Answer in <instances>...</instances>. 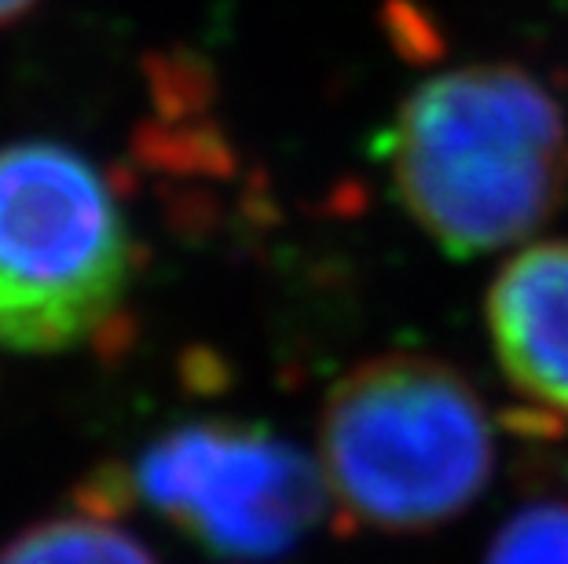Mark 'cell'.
I'll return each mask as SVG.
<instances>
[{"label": "cell", "mask_w": 568, "mask_h": 564, "mask_svg": "<svg viewBox=\"0 0 568 564\" xmlns=\"http://www.w3.org/2000/svg\"><path fill=\"white\" fill-rule=\"evenodd\" d=\"M389 173L410 217L452 257L531 235L568 184V129L554 95L517 66L429 78L389 132Z\"/></svg>", "instance_id": "1"}, {"label": "cell", "mask_w": 568, "mask_h": 564, "mask_svg": "<svg viewBox=\"0 0 568 564\" xmlns=\"http://www.w3.org/2000/svg\"><path fill=\"white\" fill-rule=\"evenodd\" d=\"M488 564H568V506L536 502L495 535Z\"/></svg>", "instance_id": "7"}, {"label": "cell", "mask_w": 568, "mask_h": 564, "mask_svg": "<svg viewBox=\"0 0 568 564\" xmlns=\"http://www.w3.org/2000/svg\"><path fill=\"white\" fill-rule=\"evenodd\" d=\"M136 491L199 546L224 557H275L297 546L326 506L323 470L294 443L243 422H195L151 443Z\"/></svg>", "instance_id": "4"}, {"label": "cell", "mask_w": 568, "mask_h": 564, "mask_svg": "<svg viewBox=\"0 0 568 564\" xmlns=\"http://www.w3.org/2000/svg\"><path fill=\"white\" fill-rule=\"evenodd\" d=\"M136 249L106 176L52 140L0 147V348L63 352L129 294Z\"/></svg>", "instance_id": "3"}, {"label": "cell", "mask_w": 568, "mask_h": 564, "mask_svg": "<svg viewBox=\"0 0 568 564\" xmlns=\"http://www.w3.org/2000/svg\"><path fill=\"white\" fill-rule=\"evenodd\" d=\"M495 356L517 392L568 414V243L514 257L488 294Z\"/></svg>", "instance_id": "5"}, {"label": "cell", "mask_w": 568, "mask_h": 564, "mask_svg": "<svg viewBox=\"0 0 568 564\" xmlns=\"http://www.w3.org/2000/svg\"><path fill=\"white\" fill-rule=\"evenodd\" d=\"M33 4H38V0H0V27H8V22L22 19Z\"/></svg>", "instance_id": "8"}, {"label": "cell", "mask_w": 568, "mask_h": 564, "mask_svg": "<svg viewBox=\"0 0 568 564\" xmlns=\"http://www.w3.org/2000/svg\"><path fill=\"white\" fill-rule=\"evenodd\" d=\"M326 491L359 521L422 532L458 517L491 476L477 392L426 356H382L342 378L323 407Z\"/></svg>", "instance_id": "2"}, {"label": "cell", "mask_w": 568, "mask_h": 564, "mask_svg": "<svg viewBox=\"0 0 568 564\" xmlns=\"http://www.w3.org/2000/svg\"><path fill=\"white\" fill-rule=\"evenodd\" d=\"M0 564H154L136 539L100 521H52L19 535Z\"/></svg>", "instance_id": "6"}]
</instances>
